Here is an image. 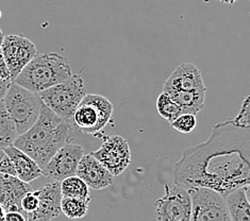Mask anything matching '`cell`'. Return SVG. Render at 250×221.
<instances>
[{"label":"cell","mask_w":250,"mask_h":221,"mask_svg":"<svg viewBox=\"0 0 250 221\" xmlns=\"http://www.w3.org/2000/svg\"><path fill=\"white\" fill-rule=\"evenodd\" d=\"M174 182L204 186L227 196L250 184V129L228 119L213 127L205 142L188 147L174 167Z\"/></svg>","instance_id":"cell-1"},{"label":"cell","mask_w":250,"mask_h":221,"mask_svg":"<svg viewBox=\"0 0 250 221\" xmlns=\"http://www.w3.org/2000/svg\"><path fill=\"white\" fill-rule=\"evenodd\" d=\"M73 121H66L43 103L38 121L17 137L14 146L26 152L42 169L59 149L73 140Z\"/></svg>","instance_id":"cell-2"},{"label":"cell","mask_w":250,"mask_h":221,"mask_svg":"<svg viewBox=\"0 0 250 221\" xmlns=\"http://www.w3.org/2000/svg\"><path fill=\"white\" fill-rule=\"evenodd\" d=\"M71 76L70 65L64 57L57 52H38L13 82L34 93H41L68 80Z\"/></svg>","instance_id":"cell-3"},{"label":"cell","mask_w":250,"mask_h":221,"mask_svg":"<svg viewBox=\"0 0 250 221\" xmlns=\"http://www.w3.org/2000/svg\"><path fill=\"white\" fill-rule=\"evenodd\" d=\"M2 101L16 124L20 135L25 133L38 121L43 106L39 93H34L15 82L11 83Z\"/></svg>","instance_id":"cell-4"},{"label":"cell","mask_w":250,"mask_h":221,"mask_svg":"<svg viewBox=\"0 0 250 221\" xmlns=\"http://www.w3.org/2000/svg\"><path fill=\"white\" fill-rule=\"evenodd\" d=\"M86 94L84 81L77 75H73L68 80L39 93L43 103L66 121H73L76 109Z\"/></svg>","instance_id":"cell-5"},{"label":"cell","mask_w":250,"mask_h":221,"mask_svg":"<svg viewBox=\"0 0 250 221\" xmlns=\"http://www.w3.org/2000/svg\"><path fill=\"white\" fill-rule=\"evenodd\" d=\"M113 110L108 98L98 94H86L74 113L73 122L81 133L96 134L109 123Z\"/></svg>","instance_id":"cell-6"},{"label":"cell","mask_w":250,"mask_h":221,"mask_svg":"<svg viewBox=\"0 0 250 221\" xmlns=\"http://www.w3.org/2000/svg\"><path fill=\"white\" fill-rule=\"evenodd\" d=\"M192 200V221H231L225 196L204 186L187 188Z\"/></svg>","instance_id":"cell-7"},{"label":"cell","mask_w":250,"mask_h":221,"mask_svg":"<svg viewBox=\"0 0 250 221\" xmlns=\"http://www.w3.org/2000/svg\"><path fill=\"white\" fill-rule=\"evenodd\" d=\"M156 219L162 221H189L192 200L188 189L172 181L164 185V195L154 202Z\"/></svg>","instance_id":"cell-8"},{"label":"cell","mask_w":250,"mask_h":221,"mask_svg":"<svg viewBox=\"0 0 250 221\" xmlns=\"http://www.w3.org/2000/svg\"><path fill=\"white\" fill-rule=\"evenodd\" d=\"M1 51L13 82L26 65L38 55L34 43L19 34L5 35L1 45Z\"/></svg>","instance_id":"cell-9"},{"label":"cell","mask_w":250,"mask_h":221,"mask_svg":"<svg viewBox=\"0 0 250 221\" xmlns=\"http://www.w3.org/2000/svg\"><path fill=\"white\" fill-rule=\"evenodd\" d=\"M91 154L103 163L114 177L122 175L131 163L130 146L127 140L120 135L105 137L101 147Z\"/></svg>","instance_id":"cell-10"},{"label":"cell","mask_w":250,"mask_h":221,"mask_svg":"<svg viewBox=\"0 0 250 221\" xmlns=\"http://www.w3.org/2000/svg\"><path fill=\"white\" fill-rule=\"evenodd\" d=\"M83 155L84 150L81 146L68 142L59 149L47 163L43 169L44 176L60 182L65 178L75 176Z\"/></svg>","instance_id":"cell-11"},{"label":"cell","mask_w":250,"mask_h":221,"mask_svg":"<svg viewBox=\"0 0 250 221\" xmlns=\"http://www.w3.org/2000/svg\"><path fill=\"white\" fill-rule=\"evenodd\" d=\"M34 192L39 197L40 203L38 210L27 218L28 221H47L60 216L63 197L60 181L53 180Z\"/></svg>","instance_id":"cell-12"},{"label":"cell","mask_w":250,"mask_h":221,"mask_svg":"<svg viewBox=\"0 0 250 221\" xmlns=\"http://www.w3.org/2000/svg\"><path fill=\"white\" fill-rule=\"evenodd\" d=\"M169 91H207L199 68L192 63L179 65L163 84V92Z\"/></svg>","instance_id":"cell-13"},{"label":"cell","mask_w":250,"mask_h":221,"mask_svg":"<svg viewBox=\"0 0 250 221\" xmlns=\"http://www.w3.org/2000/svg\"><path fill=\"white\" fill-rule=\"evenodd\" d=\"M76 175L94 190L104 189L114 182V176L91 153L83 155Z\"/></svg>","instance_id":"cell-14"},{"label":"cell","mask_w":250,"mask_h":221,"mask_svg":"<svg viewBox=\"0 0 250 221\" xmlns=\"http://www.w3.org/2000/svg\"><path fill=\"white\" fill-rule=\"evenodd\" d=\"M33 190L27 182L21 181L16 176L0 173V203L5 212H21V199L28 192Z\"/></svg>","instance_id":"cell-15"},{"label":"cell","mask_w":250,"mask_h":221,"mask_svg":"<svg viewBox=\"0 0 250 221\" xmlns=\"http://www.w3.org/2000/svg\"><path fill=\"white\" fill-rule=\"evenodd\" d=\"M13 162L16 170V177L21 181L30 183L44 176V170L35 161L20 148L12 145L3 149Z\"/></svg>","instance_id":"cell-16"},{"label":"cell","mask_w":250,"mask_h":221,"mask_svg":"<svg viewBox=\"0 0 250 221\" xmlns=\"http://www.w3.org/2000/svg\"><path fill=\"white\" fill-rule=\"evenodd\" d=\"M225 199L231 220L250 221V203L246 197L245 188L240 187L232 190Z\"/></svg>","instance_id":"cell-17"},{"label":"cell","mask_w":250,"mask_h":221,"mask_svg":"<svg viewBox=\"0 0 250 221\" xmlns=\"http://www.w3.org/2000/svg\"><path fill=\"white\" fill-rule=\"evenodd\" d=\"M165 93H167L181 106L183 113H190V114L197 115L205 106L207 91H169Z\"/></svg>","instance_id":"cell-18"},{"label":"cell","mask_w":250,"mask_h":221,"mask_svg":"<svg viewBox=\"0 0 250 221\" xmlns=\"http://www.w3.org/2000/svg\"><path fill=\"white\" fill-rule=\"evenodd\" d=\"M20 136L16 124L5 109L3 101L0 102V149L14 145Z\"/></svg>","instance_id":"cell-19"},{"label":"cell","mask_w":250,"mask_h":221,"mask_svg":"<svg viewBox=\"0 0 250 221\" xmlns=\"http://www.w3.org/2000/svg\"><path fill=\"white\" fill-rule=\"evenodd\" d=\"M61 193L63 197H74L91 201L88 185L77 175L65 178L61 181Z\"/></svg>","instance_id":"cell-20"},{"label":"cell","mask_w":250,"mask_h":221,"mask_svg":"<svg viewBox=\"0 0 250 221\" xmlns=\"http://www.w3.org/2000/svg\"><path fill=\"white\" fill-rule=\"evenodd\" d=\"M157 111L159 115L169 123L183 113L181 106L165 92L161 93L157 99Z\"/></svg>","instance_id":"cell-21"},{"label":"cell","mask_w":250,"mask_h":221,"mask_svg":"<svg viewBox=\"0 0 250 221\" xmlns=\"http://www.w3.org/2000/svg\"><path fill=\"white\" fill-rule=\"evenodd\" d=\"M90 201L74 198V197H62L61 210L62 214L70 219H79L86 216Z\"/></svg>","instance_id":"cell-22"},{"label":"cell","mask_w":250,"mask_h":221,"mask_svg":"<svg viewBox=\"0 0 250 221\" xmlns=\"http://www.w3.org/2000/svg\"><path fill=\"white\" fill-rule=\"evenodd\" d=\"M197 124V119L196 115L190 114V113H182L180 116H178L174 121L170 122V127L178 131V132L188 134L190 133L196 128Z\"/></svg>","instance_id":"cell-23"},{"label":"cell","mask_w":250,"mask_h":221,"mask_svg":"<svg viewBox=\"0 0 250 221\" xmlns=\"http://www.w3.org/2000/svg\"><path fill=\"white\" fill-rule=\"evenodd\" d=\"M228 121L234 125L241 128L250 129V96L243 100L240 112L234 118H228Z\"/></svg>","instance_id":"cell-24"},{"label":"cell","mask_w":250,"mask_h":221,"mask_svg":"<svg viewBox=\"0 0 250 221\" xmlns=\"http://www.w3.org/2000/svg\"><path fill=\"white\" fill-rule=\"evenodd\" d=\"M39 197L35 194L34 190H31V192H28L25 196L22 197L21 199V212L25 215L26 220L27 218L30 216L32 213L38 210L39 207Z\"/></svg>","instance_id":"cell-25"},{"label":"cell","mask_w":250,"mask_h":221,"mask_svg":"<svg viewBox=\"0 0 250 221\" xmlns=\"http://www.w3.org/2000/svg\"><path fill=\"white\" fill-rule=\"evenodd\" d=\"M0 173H5V175L16 176L15 166L12 162L11 158L7 153H4L1 161H0Z\"/></svg>","instance_id":"cell-26"},{"label":"cell","mask_w":250,"mask_h":221,"mask_svg":"<svg viewBox=\"0 0 250 221\" xmlns=\"http://www.w3.org/2000/svg\"><path fill=\"white\" fill-rule=\"evenodd\" d=\"M0 78L1 79H8L11 80V74L8 68V65L5 63V60L3 58L2 51L0 49ZM12 81V80H11Z\"/></svg>","instance_id":"cell-27"},{"label":"cell","mask_w":250,"mask_h":221,"mask_svg":"<svg viewBox=\"0 0 250 221\" xmlns=\"http://www.w3.org/2000/svg\"><path fill=\"white\" fill-rule=\"evenodd\" d=\"M4 220L7 221H26L25 215L19 211H11V212H5Z\"/></svg>","instance_id":"cell-28"},{"label":"cell","mask_w":250,"mask_h":221,"mask_svg":"<svg viewBox=\"0 0 250 221\" xmlns=\"http://www.w3.org/2000/svg\"><path fill=\"white\" fill-rule=\"evenodd\" d=\"M11 83H12L11 80L1 79V78H0V102H1V101L4 99L5 95H7L9 88L11 86Z\"/></svg>","instance_id":"cell-29"},{"label":"cell","mask_w":250,"mask_h":221,"mask_svg":"<svg viewBox=\"0 0 250 221\" xmlns=\"http://www.w3.org/2000/svg\"><path fill=\"white\" fill-rule=\"evenodd\" d=\"M4 216H5V210L1 203H0V220H4Z\"/></svg>","instance_id":"cell-30"},{"label":"cell","mask_w":250,"mask_h":221,"mask_svg":"<svg viewBox=\"0 0 250 221\" xmlns=\"http://www.w3.org/2000/svg\"><path fill=\"white\" fill-rule=\"evenodd\" d=\"M244 188H245L246 197H247V199H248V201H249V203H250V184L246 185V186H244Z\"/></svg>","instance_id":"cell-31"},{"label":"cell","mask_w":250,"mask_h":221,"mask_svg":"<svg viewBox=\"0 0 250 221\" xmlns=\"http://www.w3.org/2000/svg\"><path fill=\"white\" fill-rule=\"evenodd\" d=\"M218 1L223 2V3H226V4H233L235 3L237 0H218Z\"/></svg>","instance_id":"cell-32"},{"label":"cell","mask_w":250,"mask_h":221,"mask_svg":"<svg viewBox=\"0 0 250 221\" xmlns=\"http://www.w3.org/2000/svg\"><path fill=\"white\" fill-rule=\"evenodd\" d=\"M3 40H4V34L2 32V30L0 29V48H1V45H2Z\"/></svg>","instance_id":"cell-33"},{"label":"cell","mask_w":250,"mask_h":221,"mask_svg":"<svg viewBox=\"0 0 250 221\" xmlns=\"http://www.w3.org/2000/svg\"><path fill=\"white\" fill-rule=\"evenodd\" d=\"M4 150H3V149H0V161H1V159H2V157H3V155H4Z\"/></svg>","instance_id":"cell-34"},{"label":"cell","mask_w":250,"mask_h":221,"mask_svg":"<svg viewBox=\"0 0 250 221\" xmlns=\"http://www.w3.org/2000/svg\"><path fill=\"white\" fill-rule=\"evenodd\" d=\"M1 15H2V13H1V11H0V19H1Z\"/></svg>","instance_id":"cell-35"}]
</instances>
